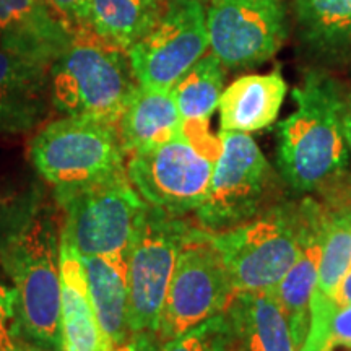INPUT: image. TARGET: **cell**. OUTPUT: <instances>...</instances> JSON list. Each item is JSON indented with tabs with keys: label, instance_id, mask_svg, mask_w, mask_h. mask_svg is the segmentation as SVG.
I'll use <instances>...</instances> for the list:
<instances>
[{
	"label": "cell",
	"instance_id": "obj_1",
	"mask_svg": "<svg viewBox=\"0 0 351 351\" xmlns=\"http://www.w3.org/2000/svg\"><path fill=\"white\" fill-rule=\"evenodd\" d=\"M56 200L29 189L0 212V267L16 293L20 330L60 351V230Z\"/></svg>",
	"mask_w": 351,
	"mask_h": 351
},
{
	"label": "cell",
	"instance_id": "obj_5",
	"mask_svg": "<svg viewBox=\"0 0 351 351\" xmlns=\"http://www.w3.org/2000/svg\"><path fill=\"white\" fill-rule=\"evenodd\" d=\"M52 197L62 213V230L80 256L127 258L147 208L127 169L95 182L54 189Z\"/></svg>",
	"mask_w": 351,
	"mask_h": 351
},
{
	"label": "cell",
	"instance_id": "obj_30",
	"mask_svg": "<svg viewBox=\"0 0 351 351\" xmlns=\"http://www.w3.org/2000/svg\"><path fill=\"white\" fill-rule=\"evenodd\" d=\"M341 125H343V135H345L346 145H348V148L351 150V106H346Z\"/></svg>",
	"mask_w": 351,
	"mask_h": 351
},
{
	"label": "cell",
	"instance_id": "obj_16",
	"mask_svg": "<svg viewBox=\"0 0 351 351\" xmlns=\"http://www.w3.org/2000/svg\"><path fill=\"white\" fill-rule=\"evenodd\" d=\"M324 217H326V207L317 200L311 202L300 256L287 275L270 291L287 315L298 351L304 345L311 326V304L317 287L320 256H322Z\"/></svg>",
	"mask_w": 351,
	"mask_h": 351
},
{
	"label": "cell",
	"instance_id": "obj_31",
	"mask_svg": "<svg viewBox=\"0 0 351 351\" xmlns=\"http://www.w3.org/2000/svg\"><path fill=\"white\" fill-rule=\"evenodd\" d=\"M15 351H54V350H49V348H44L41 345H36L33 343V341H25V340H20L16 341V346H15Z\"/></svg>",
	"mask_w": 351,
	"mask_h": 351
},
{
	"label": "cell",
	"instance_id": "obj_19",
	"mask_svg": "<svg viewBox=\"0 0 351 351\" xmlns=\"http://www.w3.org/2000/svg\"><path fill=\"white\" fill-rule=\"evenodd\" d=\"M117 130L127 155L158 147L184 134V121L173 90L138 85L122 112Z\"/></svg>",
	"mask_w": 351,
	"mask_h": 351
},
{
	"label": "cell",
	"instance_id": "obj_20",
	"mask_svg": "<svg viewBox=\"0 0 351 351\" xmlns=\"http://www.w3.org/2000/svg\"><path fill=\"white\" fill-rule=\"evenodd\" d=\"M88 293L96 317L112 346L130 335L127 258L119 256H82Z\"/></svg>",
	"mask_w": 351,
	"mask_h": 351
},
{
	"label": "cell",
	"instance_id": "obj_18",
	"mask_svg": "<svg viewBox=\"0 0 351 351\" xmlns=\"http://www.w3.org/2000/svg\"><path fill=\"white\" fill-rule=\"evenodd\" d=\"M287 88L280 69L232 82L223 90L218 103L221 130L249 134L271 125L278 117Z\"/></svg>",
	"mask_w": 351,
	"mask_h": 351
},
{
	"label": "cell",
	"instance_id": "obj_29",
	"mask_svg": "<svg viewBox=\"0 0 351 351\" xmlns=\"http://www.w3.org/2000/svg\"><path fill=\"white\" fill-rule=\"evenodd\" d=\"M333 306H350L351 304V265L346 270L343 278L340 280L339 287H337L333 296L328 300Z\"/></svg>",
	"mask_w": 351,
	"mask_h": 351
},
{
	"label": "cell",
	"instance_id": "obj_4",
	"mask_svg": "<svg viewBox=\"0 0 351 351\" xmlns=\"http://www.w3.org/2000/svg\"><path fill=\"white\" fill-rule=\"evenodd\" d=\"M313 199L282 202L228 231L212 232L232 289L271 291L300 256Z\"/></svg>",
	"mask_w": 351,
	"mask_h": 351
},
{
	"label": "cell",
	"instance_id": "obj_6",
	"mask_svg": "<svg viewBox=\"0 0 351 351\" xmlns=\"http://www.w3.org/2000/svg\"><path fill=\"white\" fill-rule=\"evenodd\" d=\"M116 124L65 116L44 125L29 143L38 174L54 189L95 182L127 169Z\"/></svg>",
	"mask_w": 351,
	"mask_h": 351
},
{
	"label": "cell",
	"instance_id": "obj_11",
	"mask_svg": "<svg viewBox=\"0 0 351 351\" xmlns=\"http://www.w3.org/2000/svg\"><path fill=\"white\" fill-rule=\"evenodd\" d=\"M208 49L207 8L202 0H171L156 25L127 56L138 85L173 90Z\"/></svg>",
	"mask_w": 351,
	"mask_h": 351
},
{
	"label": "cell",
	"instance_id": "obj_13",
	"mask_svg": "<svg viewBox=\"0 0 351 351\" xmlns=\"http://www.w3.org/2000/svg\"><path fill=\"white\" fill-rule=\"evenodd\" d=\"M51 64L0 47V135L41 124L51 101Z\"/></svg>",
	"mask_w": 351,
	"mask_h": 351
},
{
	"label": "cell",
	"instance_id": "obj_25",
	"mask_svg": "<svg viewBox=\"0 0 351 351\" xmlns=\"http://www.w3.org/2000/svg\"><path fill=\"white\" fill-rule=\"evenodd\" d=\"M163 351H234V339L225 313L163 343Z\"/></svg>",
	"mask_w": 351,
	"mask_h": 351
},
{
	"label": "cell",
	"instance_id": "obj_27",
	"mask_svg": "<svg viewBox=\"0 0 351 351\" xmlns=\"http://www.w3.org/2000/svg\"><path fill=\"white\" fill-rule=\"evenodd\" d=\"M73 34L88 29L91 0H47Z\"/></svg>",
	"mask_w": 351,
	"mask_h": 351
},
{
	"label": "cell",
	"instance_id": "obj_23",
	"mask_svg": "<svg viewBox=\"0 0 351 351\" xmlns=\"http://www.w3.org/2000/svg\"><path fill=\"white\" fill-rule=\"evenodd\" d=\"M295 13L309 49L327 56L351 46V0H295Z\"/></svg>",
	"mask_w": 351,
	"mask_h": 351
},
{
	"label": "cell",
	"instance_id": "obj_26",
	"mask_svg": "<svg viewBox=\"0 0 351 351\" xmlns=\"http://www.w3.org/2000/svg\"><path fill=\"white\" fill-rule=\"evenodd\" d=\"M20 333L16 293L0 282V351H15Z\"/></svg>",
	"mask_w": 351,
	"mask_h": 351
},
{
	"label": "cell",
	"instance_id": "obj_12",
	"mask_svg": "<svg viewBox=\"0 0 351 351\" xmlns=\"http://www.w3.org/2000/svg\"><path fill=\"white\" fill-rule=\"evenodd\" d=\"M207 34L210 51L225 69H252L282 47L287 10L282 0H212Z\"/></svg>",
	"mask_w": 351,
	"mask_h": 351
},
{
	"label": "cell",
	"instance_id": "obj_14",
	"mask_svg": "<svg viewBox=\"0 0 351 351\" xmlns=\"http://www.w3.org/2000/svg\"><path fill=\"white\" fill-rule=\"evenodd\" d=\"M75 34L47 0H0V47L52 64Z\"/></svg>",
	"mask_w": 351,
	"mask_h": 351
},
{
	"label": "cell",
	"instance_id": "obj_7",
	"mask_svg": "<svg viewBox=\"0 0 351 351\" xmlns=\"http://www.w3.org/2000/svg\"><path fill=\"white\" fill-rule=\"evenodd\" d=\"M221 150L207 199L197 219L210 232L228 231L274 207L276 178L254 138L244 132H219Z\"/></svg>",
	"mask_w": 351,
	"mask_h": 351
},
{
	"label": "cell",
	"instance_id": "obj_2",
	"mask_svg": "<svg viewBox=\"0 0 351 351\" xmlns=\"http://www.w3.org/2000/svg\"><path fill=\"white\" fill-rule=\"evenodd\" d=\"M296 111L278 124L276 165L282 179L298 194L326 192L341 182L348 169L343 135L346 103L339 83L326 73L309 72L293 90Z\"/></svg>",
	"mask_w": 351,
	"mask_h": 351
},
{
	"label": "cell",
	"instance_id": "obj_22",
	"mask_svg": "<svg viewBox=\"0 0 351 351\" xmlns=\"http://www.w3.org/2000/svg\"><path fill=\"white\" fill-rule=\"evenodd\" d=\"M324 207L322 256L313 304L330 300L351 265V189L333 194Z\"/></svg>",
	"mask_w": 351,
	"mask_h": 351
},
{
	"label": "cell",
	"instance_id": "obj_21",
	"mask_svg": "<svg viewBox=\"0 0 351 351\" xmlns=\"http://www.w3.org/2000/svg\"><path fill=\"white\" fill-rule=\"evenodd\" d=\"M165 8L161 0H91L86 32L114 49L129 52L156 25Z\"/></svg>",
	"mask_w": 351,
	"mask_h": 351
},
{
	"label": "cell",
	"instance_id": "obj_17",
	"mask_svg": "<svg viewBox=\"0 0 351 351\" xmlns=\"http://www.w3.org/2000/svg\"><path fill=\"white\" fill-rule=\"evenodd\" d=\"M225 315L234 351H298L287 315L270 291H236Z\"/></svg>",
	"mask_w": 351,
	"mask_h": 351
},
{
	"label": "cell",
	"instance_id": "obj_24",
	"mask_svg": "<svg viewBox=\"0 0 351 351\" xmlns=\"http://www.w3.org/2000/svg\"><path fill=\"white\" fill-rule=\"evenodd\" d=\"M225 65L213 54L204 56L173 86V95L184 122L208 121L225 90Z\"/></svg>",
	"mask_w": 351,
	"mask_h": 351
},
{
	"label": "cell",
	"instance_id": "obj_15",
	"mask_svg": "<svg viewBox=\"0 0 351 351\" xmlns=\"http://www.w3.org/2000/svg\"><path fill=\"white\" fill-rule=\"evenodd\" d=\"M60 351H112L88 293L80 252L60 230Z\"/></svg>",
	"mask_w": 351,
	"mask_h": 351
},
{
	"label": "cell",
	"instance_id": "obj_9",
	"mask_svg": "<svg viewBox=\"0 0 351 351\" xmlns=\"http://www.w3.org/2000/svg\"><path fill=\"white\" fill-rule=\"evenodd\" d=\"M232 295L230 274L215 247L212 232L195 226L176 262L158 337L166 343L204 320L225 313Z\"/></svg>",
	"mask_w": 351,
	"mask_h": 351
},
{
	"label": "cell",
	"instance_id": "obj_8",
	"mask_svg": "<svg viewBox=\"0 0 351 351\" xmlns=\"http://www.w3.org/2000/svg\"><path fill=\"white\" fill-rule=\"evenodd\" d=\"M194 228L181 215L147 204L127 252L130 332L158 333L176 262Z\"/></svg>",
	"mask_w": 351,
	"mask_h": 351
},
{
	"label": "cell",
	"instance_id": "obj_3",
	"mask_svg": "<svg viewBox=\"0 0 351 351\" xmlns=\"http://www.w3.org/2000/svg\"><path fill=\"white\" fill-rule=\"evenodd\" d=\"M52 106L65 116L116 124L137 90L127 52L78 33L49 69Z\"/></svg>",
	"mask_w": 351,
	"mask_h": 351
},
{
	"label": "cell",
	"instance_id": "obj_32",
	"mask_svg": "<svg viewBox=\"0 0 351 351\" xmlns=\"http://www.w3.org/2000/svg\"><path fill=\"white\" fill-rule=\"evenodd\" d=\"M161 2H166V3H168V2H171V0H161Z\"/></svg>",
	"mask_w": 351,
	"mask_h": 351
},
{
	"label": "cell",
	"instance_id": "obj_10",
	"mask_svg": "<svg viewBox=\"0 0 351 351\" xmlns=\"http://www.w3.org/2000/svg\"><path fill=\"white\" fill-rule=\"evenodd\" d=\"M129 156L127 174L142 199L181 217L207 199L218 158L186 134Z\"/></svg>",
	"mask_w": 351,
	"mask_h": 351
},
{
	"label": "cell",
	"instance_id": "obj_28",
	"mask_svg": "<svg viewBox=\"0 0 351 351\" xmlns=\"http://www.w3.org/2000/svg\"><path fill=\"white\" fill-rule=\"evenodd\" d=\"M112 351H163V341L156 332H132L122 343L114 346Z\"/></svg>",
	"mask_w": 351,
	"mask_h": 351
}]
</instances>
